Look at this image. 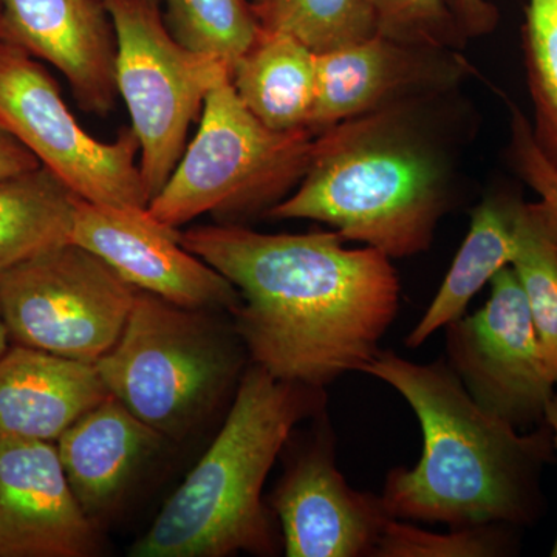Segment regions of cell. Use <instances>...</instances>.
<instances>
[{
	"label": "cell",
	"mask_w": 557,
	"mask_h": 557,
	"mask_svg": "<svg viewBox=\"0 0 557 557\" xmlns=\"http://www.w3.org/2000/svg\"><path fill=\"white\" fill-rule=\"evenodd\" d=\"M314 137L311 131L269 129L226 76L209 91L196 137L148 211L174 230L203 214H267L309 170Z\"/></svg>",
	"instance_id": "8992f818"
},
{
	"label": "cell",
	"mask_w": 557,
	"mask_h": 557,
	"mask_svg": "<svg viewBox=\"0 0 557 557\" xmlns=\"http://www.w3.org/2000/svg\"><path fill=\"white\" fill-rule=\"evenodd\" d=\"M164 440L113 395L62 432L58 454L87 518L97 525L109 518Z\"/></svg>",
	"instance_id": "2e32d148"
},
{
	"label": "cell",
	"mask_w": 557,
	"mask_h": 557,
	"mask_svg": "<svg viewBox=\"0 0 557 557\" xmlns=\"http://www.w3.org/2000/svg\"><path fill=\"white\" fill-rule=\"evenodd\" d=\"M458 90L394 102L322 131L309 170L267 218L325 223L388 259L428 251L457 205L474 127Z\"/></svg>",
	"instance_id": "7a4b0ae2"
},
{
	"label": "cell",
	"mask_w": 557,
	"mask_h": 557,
	"mask_svg": "<svg viewBox=\"0 0 557 557\" xmlns=\"http://www.w3.org/2000/svg\"><path fill=\"white\" fill-rule=\"evenodd\" d=\"M458 27L469 39L496 30L500 14L490 0H449Z\"/></svg>",
	"instance_id": "83f0119b"
},
{
	"label": "cell",
	"mask_w": 557,
	"mask_h": 557,
	"mask_svg": "<svg viewBox=\"0 0 557 557\" xmlns=\"http://www.w3.org/2000/svg\"><path fill=\"white\" fill-rule=\"evenodd\" d=\"M255 11L262 30L287 33L314 53L361 42L379 33L370 0H262Z\"/></svg>",
	"instance_id": "7402d4cb"
},
{
	"label": "cell",
	"mask_w": 557,
	"mask_h": 557,
	"mask_svg": "<svg viewBox=\"0 0 557 557\" xmlns=\"http://www.w3.org/2000/svg\"><path fill=\"white\" fill-rule=\"evenodd\" d=\"M545 421H547V424L549 428H552L553 432V443H555V449L557 450V387L555 395H553V398L549 399L548 408H547V416H545ZM552 556L557 557V536L555 542V547L552 549Z\"/></svg>",
	"instance_id": "f546056e"
},
{
	"label": "cell",
	"mask_w": 557,
	"mask_h": 557,
	"mask_svg": "<svg viewBox=\"0 0 557 557\" xmlns=\"http://www.w3.org/2000/svg\"><path fill=\"white\" fill-rule=\"evenodd\" d=\"M0 40H2V38H0Z\"/></svg>",
	"instance_id": "d6a6232c"
},
{
	"label": "cell",
	"mask_w": 557,
	"mask_h": 557,
	"mask_svg": "<svg viewBox=\"0 0 557 557\" xmlns=\"http://www.w3.org/2000/svg\"><path fill=\"white\" fill-rule=\"evenodd\" d=\"M515 269L557 386V214L544 201H520Z\"/></svg>",
	"instance_id": "44dd1931"
},
{
	"label": "cell",
	"mask_w": 557,
	"mask_h": 557,
	"mask_svg": "<svg viewBox=\"0 0 557 557\" xmlns=\"http://www.w3.org/2000/svg\"><path fill=\"white\" fill-rule=\"evenodd\" d=\"M0 38L60 70L81 109H115L116 35L106 0H0Z\"/></svg>",
	"instance_id": "9a60e30c"
},
{
	"label": "cell",
	"mask_w": 557,
	"mask_h": 557,
	"mask_svg": "<svg viewBox=\"0 0 557 557\" xmlns=\"http://www.w3.org/2000/svg\"><path fill=\"white\" fill-rule=\"evenodd\" d=\"M245 108L271 131H310L317 100V53L278 32L258 40L230 70Z\"/></svg>",
	"instance_id": "d6986e66"
},
{
	"label": "cell",
	"mask_w": 557,
	"mask_h": 557,
	"mask_svg": "<svg viewBox=\"0 0 557 557\" xmlns=\"http://www.w3.org/2000/svg\"><path fill=\"white\" fill-rule=\"evenodd\" d=\"M116 35V90L139 143V170L150 200L160 193L188 146L225 64L183 47L159 0H106Z\"/></svg>",
	"instance_id": "52a82bcc"
},
{
	"label": "cell",
	"mask_w": 557,
	"mask_h": 557,
	"mask_svg": "<svg viewBox=\"0 0 557 557\" xmlns=\"http://www.w3.org/2000/svg\"><path fill=\"white\" fill-rule=\"evenodd\" d=\"M515 536L509 525L449 528L448 533L388 519L373 557H497L511 555Z\"/></svg>",
	"instance_id": "d4e9b609"
},
{
	"label": "cell",
	"mask_w": 557,
	"mask_h": 557,
	"mask_svg": "<svg viewBox=\"0 0 557 557\" xmlns=\"http://www.w3.org/2000/svg\"><path fill=\"white\" fill-rule=\"evenodd\" d=\"M174 38L194 53L231 70L258 40V14L251 0H163Z\"/></svg>",
	"instance_id": "603a6c76"
},
{
	"label": "cell",
	"mask_w": 557,
	"mask_h": 557,
	"mask_svg": "<svg viewBox=\"0 0 557 557\" xmlns=\"http://www.w3.org/2000/svg\"><path fill=\"white\" fill-rule=\"evenodd\" d=\"M522 50L534 110L531 129L557 168V0H528Z\"/></svg>",
	"instance_id": "cb8c5ba5"
},
{
	"label": "cell",
	"mask_w": 557,
	"mask_h": 557,
	"mask_svg": "<svg viewBox=\"0 0 557 557\" xmlns=\"http://www.w3.org/2000/svg\"><path fill=\"white\" fill-rule=\"evenodd\" d=\"M379 33L399 42L460 50L468 38L458 27L449 0H370Z\"/></svg>",
	"instance_id": "484cf974"
},
{
	"label": "cell",
	"mask_w": 557,
	"mask_h": 557,
	"mask_svg": "<svg viewBox=\"0 0 557 557\" xmlns=\"http://www.w3.org/2000/svg\"><path fill=\"white\" fill-rule=\"evenodd\" d=\"M490 285L485 307L446 325V362L482 408L533 431L547 423L557 386L515 269L505 267Z\"/></svg>",
	"instance_id": "30bf717a"
},
{
	"label": "cell",
	"mask_w": 557,
	"mask_h": 557,
	"mask_svg": "<svg viewBox=\"0 0 557 557\" xmlns=\"http://www.w3.org/2000/svg\"><path fill=\"white\" fill-rule=\"evenodd\" d=\"M335 437L324 426L274 491L288 557H373L392 519L381 497L348 485L335 460Z\"/></svg>",
	"instance_id": "4fadbf2b"
},
{
	"label": "cell",
	"mask_w": 557,
	"mask_h": 557,
	"mask_svg": "<svg viewBox=\"0 0 557 557\" xmlns=\"http://www.w3.org/2000/svg\"><path fill=\"white\" fill-rule=\"evenodd\" d=\"M78 200L44 166L0 180V276L72 242Z\"/></svg>",
	"instance_id": "ffe728a7"
},
{
	"label": "cell",
	"mask_w": 557,
	"mask_h": 557,
	"mask_svg": "<svg viewBox=\"0 0 557 557\" xmlns=\"http://www.w3.org/2000/svg\"><path fill=\"white\" fill-rule=\"evenodd\" d=\"M139 289L69 242L0 276V309L20 346L95 364L115 346Z\"/></svg>",
	"instance_id": "ba28073f"
},
{
	"label": "cell",
	"mask_w": 557,
	"mask_h": 557,
	"mask_svg": "<svg viewBox=\"0 0 557 557\" xmlns=\"http://www.w3.org/2000/svg\"><path fill=\"white\" fill-rule=\"evenodd\" d=\"M324 403V388L248 368L218 437L129 555H276L281 542L262 502L263 485L295 428Z\"/></svg>",
	"instance_id": "277c9868"
},
{
	"label": "cell",
	"mask_w": 557,
	"mask_h": 557,
	"mask_svg": "<svg viewBox=\"0 0 557 557\" xmlns=\"http://www.w3.org/2000/svg\"><path fill=\"white\" fill-rule=\"evenodd\" d=\"M109 395L95 364L9 348L0 357V442H53Z\"/></svg>",
	"instance_id": "e0dca14e"
},
{
	"label": "cell",
	"mask_w": 557,
	"mask_h": 557,
	"mask_svg": "<svg viewBox=\"0 0 557 557\" xmlns=\"http://www.w3.org/2000/svg\"><path fill=\"white\" fill-rule=\"evenodd\" d=\"M0 123L40 166L81 200L124 208H148L139 170V143L123 129L101 141L81 126L60 87L35 58L0 40Z\"/></svg>",
	"instance_id": "9c48e42d"
},
{
	"label": "cell",
	"mask_w": 557,
	"mask_h": 557,
	"mask_svg": "<svg viewBox=\"0 0 557 557\" xmlns=\"http://www.w3.org/2000/svg\"><path fill=\"white\" fill-rule=\"evenodd\" d=\"M251 2L256 5V3L262 2V0H251Z\"/></svg>",
	"instance_id": "1f68e13d"
},
{
	"label": "cell",
	"mask_w": 557,
	"mask_h": 557,
	"mask_svg": "<svg viewBox=\"0 0 557 557\" xmlns=\"http://www.w3.org/2000/svg\"><path fill=\"white\" fill-rule=\"evenodd\" d=\"M361 373L394 387L420 421L416 467L388 472L381 502L391 518L448 528L525 527L542 507V469L553 460L547 423L520 432L482 408L446 359L418 364L380 350Z\"/></svg>",
	"instance_id": "3957f363"
},
{
	"label": "cell",
	"mask_w": 557,
	"mask_h": 557,
	"mask_svg": "<svg viewBox=\"0 0 557 557\" xmlns=\"http://www.w3.org/2000/svg\"><path fill=\"white\" fill-rule=\"evenodd\" d=\"M240 295L231 314L252 364L324 388L361 372L394 324L401 285L386 255L333 231L265 234L226 223L180 233Z\"/></svg>",
	"instance_id": "6da1fadb"
},
{
	"label": "cell",
	"mask_w": 557,
	"mask_h": 557,
	"mask_svg": "<svg viewBox=\"0 0 557 557\" xmlns=\"http://www.w3.org/2000/svg\"><path fill=\"white\" fill-rule=\"evenodd\" d=\"M520 201L515 194L497 190L475 207L467 237L426 313L406 336V346H423L429 336L465 317L482 288L498 271L511 265L518 248L516 223Z\"/></svg>",
	"instance_id": "ac0fdd59"
},
{
	"label": "cell",
	"mask_w": 557,
	"mask_h": 557,
	"mask_svg": "<svg viewBox=\"0 0 557 557\" xmlns=\"http://www.w3.org/2000/svg\"><path fill=\"white\" fill-rule=\"evenodd\" d=\"M244 344L208 310L138 292L115 346L95 362L109 394L163 437L180 440L239 376Z\"/></svg>",
	"instance_id": "5b68a950"
},
{
	"label": "cell",
	"mask_w": 557,
	"mask_h": 557,
	"mask_svg": "<svg viewBox=\"0 0 557 557\" xmlns=\"http://www.w3.org/2000/svg\"><path fill=\"white\" fill-rule=\"evenodd\" d=\"M38 168H40L38 159L0 123V180L14 177Z\"/></svg>",
	"instance_id": "f1b7e54d"
},
{
	"label": "cell",
	"mask_w": 557,
	"mask_h": 557,
	"mask_svg": "<svg viewBox=\"0 0 557 557\" xmlns=\"http://www.w3.org/2000/svg\"><path fill=\"white\" fill-rule=\"evenodd\" d=\"M508 159L512 170L557 214V168L537 145L530 120L511 109Z\"/></svg>",
	"instance_id": "4316f807"
},
{
	"label": "cell",
	"mask_w": 557,
	"mask_h": 557,
	"mask_svg": "<svg viewBox=\"0 0 557 557\" xmlns=\"http://www.w3.org/2000/svg\"><path fill=\"white\" fill-rule=\"evenodd\" d=\"M474 75L460 50L372 38L317 53V100L309 129L314 135L424 95L458 90Z\"/></svg>",
	"instance_id": "7c38bea8"
},
{
	"label": "cell",
	"mask_w": 557,
	"mask_h": 557,
	"mask_svg": "<svg viewBox=\"0 0 557 557\" xmlns=\"http://www.w3.org/2000/svg\"><path fill=\"white\" fill-rule=\"evenodd\" d=\"M100 528L76 500L51 442H0V557L100 555Z\"/></svg>",
	"instance_id": "5bb4252c"
},
{
	"label": "cell",
	"mask_w": 557,
	"mask_h": 557,
	"mask_svg": "<svg viewBox=\"0 0 557 557\" xmlns=\"http://www.w3.org/2000/svg\"><path fill=\"white\" fill-rule=\"evenodd\" d=\"M9 329H7L5 321H3L2 309H0V357L9 350Z\"/></svg>",
	"instance_id": "4dcf8cb0"
},
{
	"label": "cell",
	"mask_w": 557,
	"mask_h": 557,
	"mask_svg": "<svg viewBox=\"0 0 557 557\" xmlns=\"http://www.w3.org/2000/svg\"><path fill=\"white\" fill-rule=\"evenodd\" d=\"M73 244L89 249L139 292L190 310L233 311L236 287L183 247L178 230L152 218L148 208L78 200Z\"/></svg>",
	"instance_id": "8fae6325"
}]
</instances>
